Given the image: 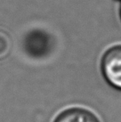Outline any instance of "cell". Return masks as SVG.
Masks as SVG:
<instances>
[{
	"label": "cell",
	"mask_w": 121,
	"mask_h": 122,
	"mask_svg": "<svg viewBox=\"0 0 121 122\" xmlns=\"http://www.w3.org/2000/svg\"><path fill=\"white\" fill-rule=\"evenodd\" d=\"M101 71L108 83L121 90V45L105 53L101 61Z\"/></svg>",
	"instance_id": "6da1fadb"
},
{
	"label": "cell",
	"mask_w": 121,
	"mask_h": 122,
	"mask_svg": "<svg viewBox=\"0 0 121 122\" xmlns=\"http://www.w3.org/2000/svg\"><path fill=\"white\" fill-rule=\"evenodd\" d=\"M55 122H99V120L92 112L84 109L74 108L62 112Z\"/></svg>",
	"instance_id": "7a4b0ae2"
},
{
	"label": "cell",
	"mask_w": 121,
	"mask_h": 122,
	"mask_svg": "<svg viewBox=\"0 0 121 122\" xmlns=\"http://www.w3.org/2000/svg\"><path fill=\"white\" fill-rule=\"evenodd\" d=\"M120 17H121V7H120Z\"/></svg>",
	"instance_id": "3957f363"
},
{
	"label": "cell",
	"mask_w": 121,
	"mask_h": 122,
	"mask_svg": "<svg viewBox=\"0 0 121 122\" xmlns=\"http://www.w3.org/2000/svg\"><path fill=\"white\" fill-rule=\"evenodd\" d=\"M118 1H121V0H118Z\"/></svg>",
	"instance_id": "277c9868"
}]
</instances>
